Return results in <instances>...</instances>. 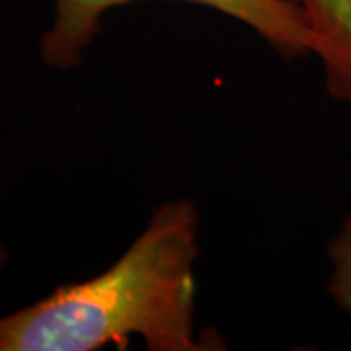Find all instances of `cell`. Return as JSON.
Masks as SVG:
<instances>
[{
    "instance_id": "1",
    "label": "cell",
    "mask_w": 351,
    "mask_h": 351,
    "mask_svg": "<svg viewBox=\"0 0 351 351\" xmlns=\"http://www.w3.org/2000/svg\"><path fill=\"white\" fill-rule=\"evenodd\" d=\"M199 211L188 197L166 201L115 262L64 283L43 299L0 314V351L223 350L195 326Z\"/></svg>"
},
{
    "instance_id": "2",
    "label": "cell",
    "mask_w": 351,
    "mask_h": 351,
    "mask_svg": "<svg viewBox=\"0 0 351 351\" xmlns=\"http://www.w3.org/2000/svg\"><path fill=\"white\" fill-rule=\"evenodd\" d=\"M143 0H55L53 22L39 39V57L55 71L84 63L100 36L106 14ZM211 8L244 24L285 59L311 55V25L295 0H182Z\"/></svg>"
},
{
    "instance_id": "3",
    "label": "cell",
    "mask_w": 351,
    "mask_h": 351,
    "mask_svg": "<svg viewBox=\"0 0 351 351\" xmlns=\"http://www.w3.org/2000/svg\"><path fill=\"white\" fill-rule=\"evenodd\" d=\"M311 25V55L334 100L351 106V0H295Z\"/></svg>"
},
{
    "instance_id": "4",
    "label": "cell",
    "mask_w": 351,
    "mask_h": 351,
    "mask_svg": "<svg viewBox=\"0 0 351 351\" xmlns=\"http://www.w3.org/2000/svg\"><path fill=\"white\" fill-rule=\"evenodd\" d=\"M326 256L330 262L328 295L341 313L351 316V213L328 240Z\"/></svg>"
},
{
    "instance_id": "5",
    "label": "cell",
    "mask_w": 351,
    "mask_h": 351,
    "mask_svg": "<svg viewBox=\"0 0 351 351\" xmlns=\"http://www.w3.org/2000/svg\"><path fill=\"white\" fill-rule=\"evenodd\" d=\"M6 262H8V250H6V246L0 242V274H2V269L6 267Z\"/></svg>"
}]
</instances>
